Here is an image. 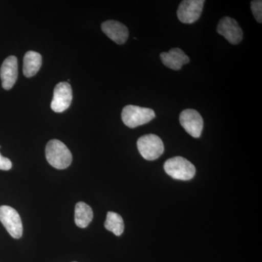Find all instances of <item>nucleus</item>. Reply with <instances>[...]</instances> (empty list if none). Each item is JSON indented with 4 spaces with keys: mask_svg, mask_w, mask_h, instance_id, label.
<instances>
[{
    "mask_svg": "<svg viewBox=\"0 0 262 262\" xmlns=\"http://www.w3.org/2000/svg\"><path fill=\"white\" fill-rule=\"evenodd\" d=\"M46 156L51 166L60 170L68 168L72 162L70 150L63 142L57 139H53L48 143Z\"/></svg>",
    "mask_w": 262,
    "mask_h": 262,
    "instance_id": "obj_1",
    "label": "nucleus"
},
{
    "mask_svg": "<svg viewBox=\"0 0 262 262\" xmlns=\"http://www.w3.org/2000/svg\"><path fill=\"white\" fill-rule=\"evenodd\" d=\"M164 170L168 175L177 180H191L196 173L194 165L186 158L180 156L166 160L164 164Z\"/></svg>",
    "mask_w": 262,
    "mask_h": 262,
    "instance_id": "obj_2",
    "label": "nucleus"
},
{
    "mask_svg": "<svg viewBox=\"0 0 262 262\" xmlns=\"http://www.w3.org/2000/svg\"><path fill=\"white\" fill-rule=\"evenodd\" d=\"M155 117V112L151 108L128 105L123 108L122 120L126 126L130 128L145 125Z\"/></svg>",
    "mask_w": 262,
    "mask_h": 262,
    "instance_id": "obj_3",
    "label": "nucleus"
},
{
    "mask_svg": "<svg viewBox=\"0 0 262 262\" xmlns=\"http://www.w3.org/2000/svg\"><path fill=\"white\" fill-rule=\"evenodd\" d=\"M137 147L141 156L149 161L158 159L165 149L163 141L155 134H147L139 138Z\"/></svg>",
    "mask_w": 262,
    "mask_h": 262,
    "instance_id": "obj_4",
    "label": "nucleus"
},
{
    "mask_svg": "<svg viewBox=\"0 0 262 262\" xmlns=\"http://www.w3.org/2000/svg\"><path fill=\"white\" fill-rule=\"evenodd\" d=\"M0 222L13 238L22 237L23 225L20 215L14 208L8 206L0 207Z\"/></svg>",
    "mask_w": 262,
    "mask_h": 262,
    "instance_id": "obj_5",
    "label": "nucleus"
},
{
    "mask_svg": "<svg viewBox=\"0 0 262 262\" xmlns=\"http://www.w3.org/2000/svg\"><path fill=\"white\" fill-rule=\"evenodd\" d=\"M179 121L187 134L194 138H199L203 129V120L201 114L192 108L184 110L180 114Z\"/></svg>",
    "mask_w": 262,
    "mask_h": 262,
    "instance_id": "obj_6",
    "label": "nucleus"
},
{
    "mask_svg": "<svg viewBox=\"0 0 262 262\" xmlns=\"http://www.w3.org/2000/svg\"><path fill=\"white\" fill-rule=\"evenodd\" d=\"M205 1L203 0H184L179 5L177 16L184 24H192L201 17Z\"/></svg>",
    "mask_w": 262,
    "mask_h": 262,
    "instance_id": "obj_7",
    "label": "nucleus"
},
{
    "mask_svg": "<svg viewBox=\"0 0 262 262\" xmlns=\"http://www.w3.org/2000/svg\"><path fill=\"white\" fill-rule=\"evenodd\" d=\"M72 101V87L68 82H60L55 88L51 104L52 110L61 113L70 107Z\"/></svg>",
    "mask_w": 262,
    "mask_h": 262,
    "instance_id": "obj_8",
    "label": "nucleus"
},
{
    "mask_svg": "<svg viewBox=\"0 0 262 262\" xmlns=\"http://www.w3.org/2000/svg\"><path fill=\"white\" fill-rule=\"evenodd\" d=\"M217 32L232 45L239 44L243 39L242 29L237 20L230 17L221 19L217 27Z\"/></svg>",
    "mask_w": 262,
    "mask_h": 262,
    "instance_id": "obj_9",
    "label": "nucleus"
},
{
    "mask_svg": "<svg viewBox=\"0 0 262 262\" xmlns=\"http://www.w3.org/2000/svg\"><path fill=\"white\" fill-rule=\"evenodd\" d=\"M18 75V59L14 56L8 57L0 70L2 84L5 90H10L14 86Z\"/></svg>",
    "mask_w": 262,
    "mask_h": 262,
    "instance_id": "obj_10",
    "label": "nucleus"
},
{
    "mask_svg": "<svg viewBox=\"0 0 262 262\" xmlns=\"http://www.w3.org/2000/svg\"><path fill=\"white\" fill-rule=\"evenodd\" d=\"M103 32L118 45L126 42L129 36L128 29L116 20H106L101 24Z\"/></svg>",
    "mask_w": 262,
    "mask_h": 262,
    "instance_id": "obj_11",
    "label": "nucleus"
},
{
    "mask_svg": "<svg viewBox=\"0 0 262 262\" xmlns=\"http://www.w3.org/2000/svg\"><path fill=\"white\" fill-rule=\"evenodd\" d=\"M160 56L163 64L173 70H181L189 62V57L180 48H172L168 52L162 53Z\"/></svg>",
    "mask_w": 262,
    "mask_h": 262,
    "instance_id": "obj_12",
    "label": "nucleus"
},
{
    "mask_svg": "<svg viewBox=\"0 0 262 262\" xmlns=\"http://www.w3.org/2000/svg\"><path fill=\"white\" fill-rule=\"evenodd\" d=\"M42 56L35 51H28L24 58V75L27 78L32 77L39 72L42 63Z\"/></svg>",
    "mask_w": 262,
    "mask_h": 262,
    "instance_id": "obj_13",
    "label": "nucleus"
},
{
    "mask_svg": "<svg viewBox=\"0 0 262 262\" xmlns=\"http://www.w3.org/2000/svg\"><path fill=\"white\" fill-rule=\"evenodd\" d=\"M94 212L92 208L84 202H79L76 204L75 221L76 225L80 228H85L92 222Z\"/></svg>",
    "mask_w": 262,
    "mask_h": 262,
    "instance_id": "obj_14",
    "label": "nucleus"
},
{
    "mask_svg": "<svg viewBox=\"0 0 262 262\" xmlns=\"http://www.w3.org/2000/svg\"><path fill=\"white\" fill-rule=\"evenodd\" d=\"M105 228L113 232L116 236H120L124 232L125 225L122 216L115 212H108L106 215V222L104 223Z\"/></svg>",
    "mask_w": 262,
    "mask_h": 262,
    "instance_id": "obj_15",
    "label": "nucleus"
},
{
    "mask_svg": "<svg viewBox=\"0 0 262 262\" xmlns=\"http://www.w3.org/2000/svg\"><path fill=\"white\" fill-rule=\"evenodd\" d=\"M251 11L254 18L258 23H262V2L261 0H255L251 2Z\"/></svg>",
    "mask_w": 262,
    "mask_h": 262,
    "instance_id": "obj_16",
    "label": "nucleus"
},
{
    "mask_svg": "<svg viewBox=\"0 0 262 262\" xmlns=\"http://www.w3.org/2000/svg\"><path fill=\"white\" fill-rule=\"evenodd\" d=\"M13 166L12 162L8 158H4L0 154V170H9Z\"/></svg>",
    "mask_w": 262,
    "mask_h": 262,
    "instance_id": "obj_17",
    "label": "nucleus"
},
{
    "mask_svg": "<svg viewBox=\"0 0 262 262\" xmlns=\"http://www.w3.org/2000/svg\"><path fill=\"white\" fill-rule=\"evenodd\" d=\"M74 262H76V261H74Z\"/></svg>",
    "mask_w": 262,
    "mask_h": 262,
    "instance_id": "obj_18",
    "label": "nucleus"
}]
</instances>
